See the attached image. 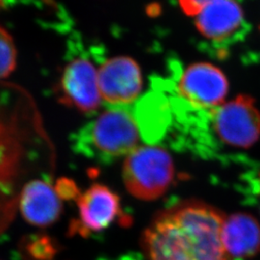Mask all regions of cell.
<instances>
[{"mask_svg":"<svg viewBox=\"0 0 260 260\" xmlns=\"http://www.w3.org/2000/svg\"><path fill=\"white\" fill-rule=\"evenodd\" d=\"M226 216L218 208L187 200L158 212L141 238L149 260H233L224 250Z\"/></svg>","mask_w":260,"mask_h":260,"instance_id":"obj_1","label":"cell"},{"mask_svg":"<svg viewBox=\"0 0 260 260\" xmlns=\"http://www.w3.org/2000/svg\"><path fill=\"white\" fill-rule=\"evenodd\" d=\"M139 129L133 113L125 106H113L101 113L76 134L75 147L87 157L113 162L138 148Z\"/></svg>","mask_w":260,"mask_h":260,"instance_id":"obj_2","label":"cell"},{"mask_svg":"<svg viewBox=\"0 0 260 260\" xmlns=\"http://www.w3.org/2000/svg\"><path fill=\"white\" fill-rule=\"evenodd\" d=\"M175 165L167 150L158 146L138 147L126 156L122 166L125 188L141 201H155L175 180Z\"/></svg>","mask_w":260,"mask_h":260,"instance_id":"obj_3","label":"cell"},{"mask_svg":"<svg viewBox=\"0 0 260 260\" xmlns=\"http://www.w3.org/2000/svg\"><path fill=\"white\" fill-rule=\"evenodd\" d=\"M208 121L214 135L223 144L248 149L260 137V112L254 100L240 94L209 111Z\"/></svg>","mask_w":260,"mask_h":260,"instance_id":"obj_4","label":"cell"},{"mask_svg":"<svg viewBox=\"0 0 260 260\" xmlns=\"http://www.w3.org/2000/svg\"><path fill=\"white\" fill-rule=\"evenodd\" d=\"M177 98L191 107L210 111L223 105L229 91L226 76L216 66L199 62L188 66L177 79Z\"/></svg>","mask_w":260,"mask_h":260,"instance_id":"obj_5","label":"cell"},{"mask_svg":"<svg viewBox=\"0 0 260 260\" xmlns=\"http://www.w3.org/2000/svg\"><path fill=\"white\" fill-rule=\"evenodd\" d=\"M76 202L78 217L70 224L71 235L88 237L106 230L118 219H125L120 197L107 186L93 184Z\"/></svg>","mask_w":260,"mask_h":260,"instance_id":"obj_6","label":"cell"},{"mask_svg":"<svg viewBox=\"0 0 260 260\" xmlns=\"http://www.w3.org/2000/svg\"><path fill=\"white\" fill-rule=\"evenodd\" d=\"M58 99L82 113H92L101 106L98 71L89 59L77 57L66 65L58 83Z\"/></svg>","mask_w":260,"mask_h":260,"instance_id":"obj_7","label":"cell"},{"mask_svg":"<svg viewBox=\"0 0 260 260\" xmlns=\"http://www.w3.org/2000/svg\"><path fill=\"white\" fill-rule=\"evenodd\" d=\"M98 84L105 103L113 106H125L134 103L142 91L141 69L130 57H114L100 67Z\"/></svg>","mask_w":260,"mask_h":260,"instance_id":"obj_8","label":"cell"},{"mask_svg":"<svg viewBox=\"0 0 260 260\" xmlns=\"http://www.w3.org/2000/svg\"><path fill=\"white\" fill-rule=\"evenodd\" d=\"M245 23L241 6L235 1H208L196 17V27L216 45L228 44L241 31Z\"/></svg>","mask_w":260,"mask_h":260,"instance_id":"obj_9","label":"cell"},{"mask_svg":"<svg viewBox=\"0 0 260 260\" xmlns=\"http://www.w3.org/2000/svg\"><path fill=\"white\" fill-rule=\"evenodd\" d=\"M133 116L141 137L149 144H155L166 137L174 123V112L166 90H153L135 104Z\"/></svg>","mask_w":260,"mask_h":260,"instance_id":"obj_10","label":"cell"},{"mask_svg":"<svg viewBox=\"0 0 260 260\" xmlns=\"http://www.w3.org/2000/svg\"><path fill=\"white\" fill-rule=\"evenodd\" d=\"M62 199L55 188L44 180L28 182L19 196V208L28 223L37 226H48L60 218Z\"/></svg>","mask_w":260,"mask_h":260,"instance_id":"obj_11","label":"cell"},{"mask_svg":"<svg viewBox=\"0 0 260 260\" xmlns=\"http://www.w3.org/2000/svg\"><path fill=\"white\" fill-rule=\"evenodd\" d=\"M224 250L232 258H251L260 251V224L250 214L228 216L222 231Z\"/></svg>","mask_w":260,"mask_h":260,"instance_id":"obj_12","label":"cell"},{"mask_svg":"<svg viewBox=\"0 0 260 260\" xmlns=\"http://www.w3.org/2000/svg\"><path fill=\"white\" fill-rule=\"evenodd\" d=\"M20 145L12 122L0 117V186L8 182L17 171Z\"/></svg>","mask_w":260,"mask_h":260,"instance_id":"obj_13","label":"cell"},{"mask_svg":"<svg viewBox=\"0 0 260 260\" xmlns=\"http://www.w3.org/2000/svg\"><path fill=\"white\" fill-rule=\"evenodd\" d=\"M17 66V48L9 33L0 26V80L9 76Z\"/></svg>","mask_w":260,"mask_h":260,"instance_id":"obj_14","label":"cell"},{"mask_svg":"<svg viewBox=\"0 0 260 260\" xmlns=\"http://www.w3.org/2000/svg\"><path fill=\"white\" fill-rule=\"evenodd\" d=\"M56 187V191L58 195L60 196L61 199H66V200H72V199H78L79 196L81 195L80 192L78 191L77 187L75 185V183L71 180L68 179H61Z\"/></svg>","mask_w":260,"mask_h":260,"instance_id":"obj_15","label":"cell"},{"mask_svg":"<svg viewBox=\"0 0 260 260\" xmlns=\"http://www.w3.org/2000/svg\"><path fill=\"white\" fill-rule=\"evenodd\" d=\"M207 2L208 1L189 0V1H180L179 5L185 15L190 17H197L205 8Z\"/></svg>","mask_w":260,"mask_h":260,"instance_id":"obj_16","label":"cell"},{"mask_svg":"<svg viewBox=\"0 0 260 260\" xmlns=\"http://www.w3.org/2000/svg\"><path fill=\"white\" fill-rule=\"evenodd\" d=\"M259 30H260V25H259Z\"/></svg>","mask_w":260,"mask_h":260,"instance_id":"obj_17","label":"cell"}]
</instances>
